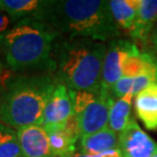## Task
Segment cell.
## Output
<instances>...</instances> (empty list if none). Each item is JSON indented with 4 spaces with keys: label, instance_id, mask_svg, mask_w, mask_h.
Instances as JSON below:
<instances>
[{
    "label": "cell",
    "instance_id": "1",
    "mask_svg": "<svg viewBox=\"0 0 157 157\" xmlns=\"http://www.w3.org/2000/svg\"><path fill=\"white\" fill-rule=\"evenodd\" d=\"M44 21L71 38L103 43L121 38L106 0H50Z\"/></svg>",
    "mask_w": 157,
    "mask_h": 157
},
{
    "label": "cell",
    "instance_id": "2",
    "mask_svg": "<svg viewBox=\"0 0 157 157\" xmlns=\"http://www.w3.org/2000/svg\"><path fill=\"white\" fill-rule=\"evenodd\" d=\"M106 48L107 43L91 39H61L54 45L50 71L70 90L95 91L101 87Z\"/></svg>",
    "mask_w": 157,
    "mask_h": 157
},
{
    "label": "cell",
    "instance_id": "3",
    "mask_svg": "<svg viewBox=\"0 0 157 157\" xmlns=\"http://www.w3.org/2000/svg\"><path fill=\"white\" fill-rule=\"evenodd\" d=\"M57 80L51 71L15 74L0 97V121L14 130L42 124Z\"/></svg>",
    "mask_w": 157,
    "mask_h": 157
},
{
    "label": "cell",
    "instance_id": "4",
    "mask_svg": "<svg viewBox=\"0 0 157 157\" xmlns=\"http://www.w3.org/2000/svg\"><path fill=\"white\" fill-rule=\"evenodd\" d=\"M61 34L46 21L25 18L6 34L1 49L4 63L13 73L50 71L52 52Z\"/></svg>",
    "mask_w": 157,
    "mask_h": 157
},
{
    "label": "cell",
    "instance_id": "5",
    "mask_svg": "<svg viewBox=\"0 0 157 157\" xmlns=\"http://www.w3.org/2000/svg\"><path fill=\"white\" fill-rule=\"evenodd\" d=\"M71 93L81 137L108 128L109 110L114 100L110 91L100 87L95 91L71 90Z\"/></svg>",
    "mask_w": 157,
    "mask_h": 157
},
{
    "label": "cell",
    "instance_id": "6",
    "mask_svg": "<svg viewBox=\"0 0 157 157\" xmlns=\"http://www.w3.org/2000/svg\"><path fill=\"white\" fill-rule=\"evenodd\" d=\"M74 102L71 90L57 83L43 113L42 124L47 133L62 130L74 117Z\"/></svg>",
    "mask_w": 157,
    "mask_h": 157
},
{
    "label": "cell",
    "instance_id": "7",
    "mask_svg": "<svg viewBox=\"0 0 157 157\" xmlns=\"http://www.w3.org/2000/svg\"><path fill=\"white\" fill-rule=\"evenodd\" d=\"M138 46L131 40L117 38L107 43L101 77V87L109 90L122 78V65L125 58Z\"/></svg>",
    "mask_w": 157,
    "mask_h": 157
},
{
    "label": "cell",
    "instance_id": "8",
    "mask_svg": "<svg viewBox=\"0 0 157 157\" xmlns=\"http://www.w3.org/2000/svg\"><path fill=\"white\" fill-rule=\"evenodd\" d=\"M118 149L122 157H152L157 154V142L132 118L128 127L118 134Z\"/></svg>",
    "mask_w": 157,
    "mask_h": 157
},
{
    "label": "cell",
    "instance_id": "9",
    "mask_svg": "<svg viewBox=\"0 0 157 157\" xmlns=\"http://www.w3.org/2000/svg\"><path fill=\"white\" fill-rule=\"evenodd\" d=\"M17 134L23 157H53L48 133L42 125L17 128Z\"/></svg>",
    "mask_w": 157,
    "mask_h": 157
},
{
    "label": "cell",
    "instance_id": "10",
    "mask_svg": "<svg viewBox=\"0 0 157 157\" xmlns=\"http://www.w3.org/2000/svg\"><path fill=\"white\" fill-rule=\"evenodd\" d=\"M157 24V0H140L136 21L128 32L133 40L147 44Z\"/></svg>",
    "mask_w": 157,
    "mask_h": 157
},
{
    "label": "cell",
    "instance_id": "11",
    "mask_svg": "<svg viewBox=\"0 0 157 157\" xmlns=\"http://www.w3.org/2000/svg\"><path fill=\"white\" fill-rule=\"evenodd\" d=\"M53 157H71L77 151V143L81 139L76 117L67 122L62 130L48 133Z\"/></svg>",
    "mask_w": 157,
    "mask_h": 157
},
{
    "label": "cell",
    "instance_id": "12",
    "mask_svg": "<svg viewBox=\"0 0 157 157\" xmlns=\"http://www.w3.org/2000/svg\"><path fill=\"white\" fill-rule=\"evenodd\" d=\"M50 0H0V10L15 20H45Z\"/></svg>",
    "mask_w": 157,
    "mask_h": 157
},
{
    "label": "cell",
    "instance_id": "13",
    "mask_svg": "<svg viewBox=\"0 0 157 157\" xmlns=\"http://www.w3.org/2000/svg\"><path fill=\"white\" fill-rule=\"evenodd\" d=\"M135 109L146 128L157 130V84H151L136 95Z\"/></svg>",
    "mask_w": 157,
    "mask_h": 157
},
{
    "label": "cell",
    "instance_id": "14",
    "mask_svg": "<svg viewBox=\"0 0 157 157\" xmlns=\"http://www.w3.org/2000/svg\"><path fill=\"white\" fill-rule=\"evenodd\" d=\"M80 152L88 154H102L109 150L118 148V135L109 128L81 137L78 141Z\"/></svg>",
    "mask_w": 157,
    "mask_h": 157
},
{
    "label": "cell",
    "instance_id": "15",
    "mask_svg": "<svg viewBox=\"0 0 157 157\" xmlns=\"http://www.w3.org/2000/svg\"><path fill=\"white\" fill-rule=\"evenodd\" d=\"M134 95H125L114 98L110 106L108 117V128L117 135L121 134L131 121L132 105Z\"/></svg>",
    "mask_w": 157,
    "mask_h": 157
},
{
    "label": "cell",
    "instance_id": "16",
    "mask_svg": "<svg viewBox=\"0 0 157 157\" xmlns=\"http://www.w3.org/2000/svg\"><path fill=\"white\" fill-rule=\"evenodd\" d=\"M140 0H109L111 13L121 30L128 32L136 21Z\"/></svg>",
    "mask_w": 157,
    "mask_h": 157
},
{
    "label": "cell",
    "instance_id": "17",
    "mask_svg": "<svg viewBox=\"0 0 157 157\" xmlns=\"http://www.w3.org/2000/svg\"><path fill=\"white\" fill-rule=\"evenodd\" d=\"M151 84H157L151 76L143 75L132 78L124 77L113 85V87L110 89V93L113 98H121L128 94L135 96Z\"/></svg>",
    "mask_w": 157,
    "mask_h": 157
},
{
    "label": "cell",
    "instance_id": "18",
    "mask_svg": "<svg viewBox=\"0 0 157 157\" xmlns=\"http://www.w3.org/2000/svg\"><path fill=\"white\" fill-rule=\"evenodd\" d=\"M0 157H23L17 130L0 121Z\"/></svg>",
    "mask_w": 157,
    "mask_h": 157
},
{
    "label": "cell",
    "instance_id": "19",
    "mask_svg": "<svg viewBox=\"0 0 157 157\" xmlns=\"http://www.w3.org/2000/svg\"><path fill=\"white\" fill-rule=\"evenodd\" d=\"M17 21H18L15 20L14 17H12L11 15L0 10V46H1L5 35Z\"/></svg>",
    "mask_w": 157,
    "mask_h": 157
},
{
    "label": "cell",
    "instance_id": "20",
    "mask_svg": "<svg viewBox=\"0 0 157 157\" xmlns=\"http://www.w3.org/2000/svg\"><path fill=\"white\" fill-rule=\"evenodd\" d=\"M14 75L15 73L9 70L4 62L0 61V97H1L2 93L4 92L5 88L7 87L9 81L11 80Z\"/></svg>",
    "mask_w": 157,
    "mask_h": 157
},
{
    "label": "cell",
    "instance_id": "21",
    "mask_svg": "<svg viewBox=\"0 0 157 157\" xmlns=\"http://www.w3.org/2000/svg\"><path fill=\"white\" fill-rule=\"evenodd\" d=\"M100 157H122V154L121 152V150L118 148L109 150L107 152H104L102 154H100Z\"/></svg>",
    "mask_w": 157,
    "mask_h": 157
},
{
    "label": "cell",
    "instance_id": "22",
    "mask_svg": "<svg viewBox=\"0 0 157 157\" xmlns=\"http://www.w3.org/2000/svg\"><path fill=\"white\" fill-rule=\"evenodd\" d=\"M150 43H151L152 47L157 51V24L153 30V32L150 36Z\"/></svg>",
    "mask_w": 157,
    "mask_h": 157
},
{
    "label": "cell",
    "instance_id": "23",
    "mask_svg": "<svg viewBox=\"0 0 157 157\" xmlns=\"http://www.w3.org/2000/svg\"><path fill=\"white\" fill-rule=\"evenodd\" d=\"M71 157H100V154H88L84 152H76Z\"/></svg>",
    "mask_w": 157,
    "mask_h": 157
},
{
    "label": "cell",
    "instance_id": "24",
    "mask_svg": "<svg viewBox=\"0 0 157 157\" xmlns=\"http://www.w3.org/2000/svg\"><path fill=\"white\" fill-rule=\"evenodd\" d=\"M152 157H157V154H156V155H154V156H152Z\"/></svg>",
    "mask_w": 157,
    "mask_h": 157
}]
</instances>
